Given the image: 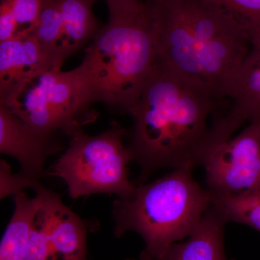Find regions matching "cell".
<instances>
[{
	"instance_id": "cell-1",
	"label": "cell",
	"mask_w": 260,
	"mask_h": 260,
	"mask_svg": "<svg viewBox=\"0 0 260 260\" xmlns=\"http://www.w3.org/2000/svg\"><path fill=\"white\" fill-rule=\"evenodd\" d=\"M229 104L157 61L129 112L133 124L128 146L140 167L136 186L158 169L203 166Z\"/></svg>"
},
{
	"instance_id": "cell-2",
	"label": "cell",
	"mask_w": 260,
	"mask_h": 260,
	"mask_svg": "<svg viewBox=\"0 0 260 260\" xmlns=\"http://www.w3.org/2000/svg\"><path fill=\"white\" fill-rule=\"evenodd\" d=\"M147 1L159 64L229 99L251 49L245 27L212 0Z\"/></svg>"
},
{
	"instance_id": "cell-3",
	"label": "cell",
	"mask_w": 260,
	"mask_h": 260,
	"mask_svg": "<svg viewBox=\"0 0 260 260\" xmlns=\"http://www.w3.org/2000/svg\"><path fill=\"white\" fill-rule=\"evenodd\" d=\"M157 63L153 17L147 0L109 11L78 66L90 103L129 113Z\"/></svg>"
},
{
	"instance_id": "cell-4",
	"label": "cell",
	"mask_w": 260,
	"mask_h": 260,
	"mask_svg": "<svg viewBox=\"0 0 260 260\" xmlns=\"http://www.w3.org/2000/svg\"><path fill=\"white\" fill-rule=\"evenodd\" d=\"M194 169L186 165L173 169L113 203L116 237L133 232L144 240L140 260H160L172 244L192 234L213 204L211 193L193 177Z\"/></svg>"
},
{
	"instance_id": "cell-5",
	"label": "cell",
	"mask_w": 260,
	"mask_h": 260,
	"mask_svg": "<svg viewBox=\"0 0 260 260\" xmlns=\"http://www.w3.org/2000/svg\"><path fill=\"white\" fill-rule=\"evenodd\" d=\"M128 133L119 124L89 136L83 128L70 135L64 153L54 162L47 175L61 178L70 198L99 194L129 198L136 184L129 178V164L133 155L124 138Z\"/></svg>"
},
{
	"instance_id": "cell-6",
	"label": "cell",
	"mask_w": 260,
	"mask_h": 260,
	"mask_svg": "<svg viewBox=\"0 0 260 260\" xmlns=\"http://www.w3.org/2000/svg\"><path fill=\"white\" fill-rule=\"evenodd\" d=\"M0 103L28 125L47 133L61 130L70 136L96 118L88 111L91 103L77 68L38 73L0 95Z\"/></svg>"
},
{
	"instance_id": "cell-7",
	"label": "cell",
	"mask_w": 260,
	"mask_h": 260,
	"mask_svg": "<svg viewBox=\"0 0 260 260\" xmlns=\"http://www.w3.org/2000/svg\"><path fill=\"white\" fill-rule=\"evenodd\" d=\"M203 167L213 196L260 191V124L249 123L217 145Z\"/></svg>"
},
{
	"instance_id": "cell-8",
	"label": "cell",
	"mask_w": 260,
	"mask_h": 260,
	"mask_svg": "<svg viewBox=\"0 0 260 260\" xmlns=\"http://www.w3.org/2000/svg\"><path fill=\"white\" fill-rule=\"evenodd\" d=\"M54 135L34 129L0 103V153L16 159L23 175L39 181L47 174L48 157L63 149Z\"/></svg>"
},
{
	"instance_id": "cell-9",
	"label": "cell",
	"mask_w": 260,
	"mask_h": 260,
	"mask_svg": "<svg viewBox=\"0 0 260 260\" xmlns=\"http://www.w3.org/2000/svg\"><path fill=\"white\" fill-rule=\"evenodd\" d=\"M52 68L59 67L46 55L34 34L0 42V95L37 73Z\"/></svg>"
},
{
	"instance_id": "cell-10",
	"label": "cell",
	"mask_w": 260,
	"mask_h": 260,
	"mask_svg": "<svg viewBox=\"0 0 260 260\" xmlns=\"http://www.w3.org/2000/svg\"><path fill=\"white\" fill-rule=\"evenodd\" d=\"M225 216L213 204L192 234L168 249L160 260H230L225 252Z\"/></svg>"
},
{
	"instance_id": "cell-11",
	"label": "cell",
	"mask_w": 260,
	"mask_h": 260,
	"mask_svg": "<svg viewBox=\"0 0 260 260\" xmlns=\"http://www.w3.org/2000/svg\"><path fill=\"white\" fill-rule=\"evenodd\" d=\"M15 209L0 244V260H25L34 218L43 203L42 195L34 198L23 191L14 195Z\"/></svg>"
},
{
	"instance_id": "cell-12",
	"label": "cell",
	"mask_w": 260,
	"mask_h": 260,
	"mask_svg": "<svg viewBox=\"0 0 260 260\" xmlns=\"http://www.w3.org/2000/svg\"><path fill=\"white\" fill-rule=\"evenodd\" d=\"M95 3V0H59L63 27L61 56L64 61L93 40L100 29L93 12Z\"/></svg>"
},
{
	"instance_id": "cell-13",
	"label": "cell",
	"mask_w": 260,
	"mask_h": 260,
	"mask_svg": "<svg viewBox=\"0 0 260 260\" xmlns=\"http://www.w3.org/2000/svg\"><path fill=\"white\" fill-rule=\"evenodd\" d=\"M34 190L42 194L43 203L34 218L25 260H57L59 257L51 244V232L65 205L59 195L46 189L42 184Z\"/></svg>"
},
{
	"instance_id": "cell-14",
	"label": "cell",
	"mask_w": 260,
	"mask_h": 260,
	"mask_svg": "<svg viewBox=\"0 0 260 260\" xmlns=\"http://www.w3.org/2000/svg\"><path fill=\"white\" fill-rule=\"evenodd\" d=\"M90 225L64 205L51 232L53 249L62 260H87L86 236Z\"/></svg>"
},
{
	"instance_id": "cell-15",
	"label": "cell",
	"mask_w": 260,
	"mask_h": 260,
	"mask_svg": "<svg viewBox=\"0 0 260 260\" xmlns=\"http://www.w3.org/2000/svg\"><path fill=\"white\" fill-rule=\"evenodd\" d=\"M44 0H1L0 42L34 34Z\"/></svg>"
},
{
	"instance_id": "cell-16",
	"label": "cell",
	"mask_w": 260,
	"mask_h": 260,
	"mask_svg": "<svg viewBox=\"0 0 260 260\" xmlns=\"http://www.w3.org/2000/svg\"><path fill=\"white\" fill-rule=\"evenodd\" d=\"M34 34L51 62L61 68L64 60L61 56L63 27L59 0H44Z\"/></svg>"
},
{
	"instance_id": "cell-17",
	"label": "cell",
	"mask_w": 260,
	"mask_h": 260,
	"mask_svg": "<svg viewBox=\"0 0 260 260\" xmlns=\"http://www.w3.org/2000/svg\"><path fill=\"white\" fill-rule=\"evenodd\" d=\"M213 205L229 223L253 228L260 232V191L230 196H213Z\"/></svg>"
},
{
	"instance_id": "cell-18",
	"label": "cell",
	"mask_w": 260,
	"mask_h": 260,
	"mask_svg": "<svg viewBox=\"0 0 260 260\" xmlns=\"http://www.w3.org/2000/svg\"><path fill=\"white\" fill-rule=\"evenodd\" d=\"M234 15L245 27L251 47L260 45V0H212Z\"/></svg>"
},
{
	"instance_id": "cell-19",
	"label": "cell",
	"mask_w": 260,
	"mask_h": 260,
	"mask_svg": "<svg viewBox=\"0 0 260 260\" xmlns=\"http://www.w3.org/2000/svg\"><path fill=\"white\" fill-rule=\"evenodd\" d=\"M40 184L21 173L13 174L9 164L2 159L0 161V197L1 199L21 192L25 188L35 189Z\"/></svg>"
},
{
	"instance_id": "cell-20",
	"label": "cell",
	"mask_w": 260,
	"mask_h": 260,
	"mask_svg": "<svg viewBox=\"0 0 260 260\" xmlns=\"http://www.w3.org/2000/svg\"><path fill=\"white\" fill-rule=\"evenodd\" d=\"M95 2L99 0H95ZM107 3L109 11L121 9L141 3L143 0H104Z\"/></svg>"
},
{
	"instance_id": "cell-21",
	"label": "cell",
	"mask_w": 260,
	"mask_h": 260,
	"mask_svg": "<svg viewBox=\"0 0 260 260\" xmlns=\"http://www.w3.org/2000/svg\"><path fill=\"white\" fill-rule=\"evenodd\" d=\"M251 47L254 48V49H255L256 50L258 51V53H259L260 55V45L254 46V47Z\"/></svg>"
},
{
	"instance_id": "cell-22",
	"label": "cell",
	"mask_w": 260,
	"mask_h": 260,
	"mask_svg": "<svg viewBox=\"0 0 260 260\" xmlns=\"http://www.w3.org/2000/svg\"><path fill=\"white\" fill-rule=\"evenodd\" d=\"M128 260H133V259H128Z\"/></svg>"
}]
</instances>
